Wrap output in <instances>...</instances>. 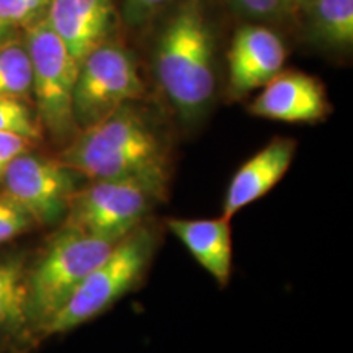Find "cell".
<instances>
[{
	"label": "cell",
	"instance_id": "6da1fadb",
	"mask_svg": "<svg viewBox=\"0 0 353 353\" xmlns=\"http://www.w3.org/2000/svg\"><path fill=\"white\" fill-rule=\"evenodd\" d=\"M57 161L90 180L169 175L164 139L132 101L79 131Z\"/></svg>",
	"mask_w": 353,
	"mask_h": 353
},
{
	"label": "cell",
	"instance_id": "7a4b0ae2",
	"mask_svg": "<svg viewBox=\"0 0 353 353\" xmlns=\"http://www.w3.org/2000/svg\"><path fill=\"white\" fill-rule=\"evenodd\" d=\"M156 72L185 121L200 118L214 95V41L200 0L179 7L159 38Z\"/></svg>",
	"mask_w": 353,
	"mask_h": 353
},
{
	"label": "cell",
	"instance_id": "3957f363",
	"mask_svg": "<svg viewBox=\"0 0 353 353\" xmlns=\"http://www.w3.org/2000/svg\"><path fill=\"white\" fill-rule=\"evenodd\" d=\"M154 249L156 236L148 226L139 224L126 234L44 325L39 334V343L52 335L77 329L125 296L148 270Z\"/></svg>",
	"mask_w": 353,
	"mask_h": 353
},
{
	"label": "cell",
	"instance_id": "277c9868",
	"mask_svg": "<svg viewBox=\"0 0 353 353\" xmlns=\"http://www.w3.org/2000/svg\"><path fill=\"white\" fill-rule=\"evenodd\" d=\"M118 241L63 228L28 267V314L34 342L83 278L112 252Z\"/></svg>",
	"mask_w": 353,
	"mask_h": 353
},
{
	"label": "cell",
	"instance_id": "5b68a950",
	"mask_svg": "<svg viewBox=\"0 0 353 353\" xmlns=\"http://www.w3.org/2000/svg\"><path fill=\"white\" fill-rule=\"evenodd\" d=\"M165 187L167 180L154 176L92 180L72 195L64 228L120 241L143 224L145 214L164 198Z\"/></svg>",
	"mask_w": 353,
	"mask_h": 353
},
{
	"label": "cell",
	"instance_id": "8992f818",
	"mask_svg": "<svg viewBox=\"0 0 353 353\" xmlns=\"http://www.w3.org/2000/svg\"><path fill=\"white\" fill-rule=\"evenodd\" d=\"M25 46L32 61V94L39 125L56 143L68 145L79 132L72 107L79 64L46 19L28 26Z\"/></svg>",
	"mask_w": 353,
	"mask_h": 353
},
{
	"label": "cell",
	"instance_id": "52a82bcc",
	"mask_svg": "<svg viewBox=\"0 0 353 353\" xmlns=\"http://www.w3.org/2000/svg\"><path fill=\"white\" fill-rule=\"evenodd\" d=\"M143 95V79L130 52L118 44L105 41L79 65L72 99L79 131Z\"/></svg>",
	"mask_w": 353,
	"mask_h": 353
},
{
	"label": "cell",
	"instance_id": "ba28073f",
	"mask_svg": "<svg viewBox=\"0 0 353 353\" xmlns=\"http://www.w3.org/2000/svg\"><path fill=\"white\" fill-rule=\"evenodd\" d=\"M0 192L32 216L37 226H50L68 213L77 192L76 172L59 161L26 151L7 167Z\"/></svg>",
	"mask_w": 353,
	"mask_h": 353
},
{
	"label": "cell",
	"instance_id": "9c48e42d",
	"mask_svg": "<svg viewBox=\"0 0 353 353\" xmlns=\"http://www.w3.org/2000/svg\"><path fill=\"white\" fill-rule=\"evenodd\" d=\"M262 88L249 107L255 117L283 123H314L324 120L330 112L324 85L307 74L281 70Z\"/></svg>",
	"mask_w": 353,
	"mask_h": 353
},
{
	"label": "cell",
	"instance_id": "30bf717a",
	"mask_svg": "<svg viewBox=\"0 0 353 353\" xmlns=\"http://www.w3.org/2000/svg\"><path fill=\"white\" fill-rule=\"evenodd\" d=\"M28 267L25 250L0 254V353H32L37 347L28 314Z\"/></svg>",
	"mask_w": 353,
	"mask_h": 353
},
{
	"label": "cell",
	"instance_id": "8fae6325",
	"mask_svg": "<svg viewBox=\"0 0 353 353\" xmlns=\"http://www.w3.org/2000/svg\"><path fill=\"white\" fill-rule=\"evenodd\" d=\"M286 48L281 38L263 26H245L236 33L228 54L229 85L236 95L263 87L281 72Z\"/></svg>",
	"mask_w": 353,
	"mask_h": 353
},
{
	"label": "cell",
	"instance_id": "7c38bea8",
	"mask_svg": "<svg viewBox=\"0 0 353 353\" xmlns=\"http://www.w3.org/2000/svg\"><path fill=\"white\" fill-rule=\"evenodd\" d=\"M296 154V141L275 138L245 161L228 185L223 203L224 218L231 219L237 211L272 192L283 179Z\"/></svg>",
	"mask_w": 353,
	"mask_h": 353
},
{
	"label": "cell",
	"instance_id": "4fadbf2b",
	"mask_svg": "<svg viewBox=\"0 0 353 353\" xmlns=\"http://www.w3.org/2000/svg\"><path fill=\"white\" fill-rule=\"evenodd\" d=\"M112 15L110 0H51L44 19L81 65L92 51L105 43Z\"/></svg>",
	"mask_w": 353,
	"mask_h": 353
},
{
	"label": "cell",
	"instance_id": "5bb4252c",
	"mask_svg": "<svg viewBox=\"0 0 353 353\" xmlns=\"http://www.w3.org/2000/svg\"><path fill=\"white\" fill-rule=\"evenodd\" d=\"M167 226L187 247L193 259L221 286H226L232 272L231 219H169Z\"/></svg>",
	"mask_w": 353,
	"mask_h": 353
},
{
	"label": "cell",
	"instance_id": "9a60e30c",
	"mask_svg": "<svg viewBox=\"0 0 353 353\" xmlns=\"http://www.w3.org/2000/svg\"><path fill=\"white\" fill-rule=\"evenodd\" d=\"M314 32L332 48L353 43V0H309Z\"/></svg>",
	"mask_w": 353,
	"mask_h": 353
},
{
	"label": "cell",
	"instance_id": "2e32d148",
	"mask_svg": "<svg viewBox=\"0 0 353 353\" xmlns=\"http://www.w3.org/2000/svg\"><path fill=\"white\" fill-rule=\"evenodd\" d=\"M32 61L26 46L10 41L0 48V97L26 100L32 95Z\"/></svg>",
	"mask_w": 353,
	"mask_h": 353
},
{
	"label": "cell",
	"instance_id": "e0dca14e",
	"mask_svg": "<svg viewBox=\"0 0 353 353\" xmlns=\"http://www.w3.org/2000/svg\"><path fill=\"white\" fill-rule=\"evenodd\" d=\"M0 131L21 136L30 143L41 139V125L23 100L0 97Z\"/></svg>",
	"mask_w": 353,
	"mask_h": 353
},
{
	"label": "cell",
	"instance_id": "ac0fdd59",
	"mask_svg": "<svg viewBox=\"0 0 353 353\" xmlns=\"http://www.w3.org/2000/svg\"><path fill=\"white\" fill-rule=\"evenodd\" d=\"M51 0H0V23L19 28L43 20Z\"/></svg>",
	"mask_w": 353,
	"mask_h": 353
},
{
	"label": "cell",
	"instance_id": "d6986e66",
	"mask_svg": "<svg viewBox=\"0 0 353 353\" xmlns=\"http://www.w3.org/2000/svg\"><path fill=\"white\" fill-rule=\"evenodd\" d=\"M37 223L26 211L0 192V245L33 231Z\"/></svg>",
	"mask_w": 353,
	"mask_h": 353
},
{
	"label": "cell",
	"instance_id": "ffe728a7",
	"mask_svg": "<svg viewBox=\"0 0 353 353\" xmlns=\"http://www.w3.org/2000/svg\"><path fill=\"white\" fill-rule=\"evenodd\" d=\"M30 144L32 143H30L28 139L21 138V136L0 131V183H2L3 174H6L10 162L17 156L28 151Z\"/></svg>",
	"mask_w": 353,
	"mask_h": 353
},
{
	"label": "cell",
	"instance_id": "44dd1931",
	"mask_svg": "<svg viewBox=\"0 0 353 353\" xmlns=\"http://www.w3.org/2000/svg\"><path fill=\"white\" fill-rule=\"evenodd\" d=\"M169 2L170 0H126L125 13L131 23H141Z\"/></svg>",
	"mask_w": 353,
	"mask_h": 353
},
{
	"label": "cell",
	"instance_id": "7402d4cb",
	"mask_svg": "<svg viewBox=\"0 0 353 353\" xmlns=\"http://www.w3.org/2000/svg\"><path fill=\"white\" fill-rule=\"evenodd\" d=\"M231 2L254 17H272L283 7L281 0H231Z\"/></svg>",
	"mask_w": 353,
	"mask_h": 353
},
{
	"label": "cell",
	"instance_id": "603a6c76",
	"mask_svg": "<svg viewBox=\"0 0 353 353\" xmlns=\"http://www.w3.org/2000/svg\"><path fill=\"white\" fill-rule=\"evenodd\" d=\"M10 41H15V28L0 23V48Z\"/></svg>",
	"mask_w": 353,
	"mask_h": 353
},
{
	"label": "cell",
	"instance_id": "cb8c5ba5",
	"mask_svg": "<svg viewBox=\"0 0 353 353\" xmlns=\"http://www.w3.org/2000/svg\"><path fill=\"white\" fill-rule=\"evenodd\" d=\"M309 0H281V3H283V7H290V8H296V7H301L304 3H307Z\"/></svg>",
	"mask_w": 353,
	"mask_h": 353
}]
</instances>
